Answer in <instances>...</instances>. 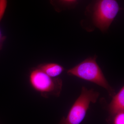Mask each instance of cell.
I'll return each instance as SVG.
<instances>
[{"instance_id": "cell-1", "label": "cell", "mask_w": 124, "mask_h": 124, "mask_svg": "<svg viewBox=\"0 0 124 124\" xmlns=\"http://www.w3.org/2000/svg\"><path fill=\"white\" fill-rule=\"evenodd\" d=\"M97 57L88 58L67 71L69 75L75 76L90 81L106 89L109 95L113 97L115 91L108 84L96 61Z\"/></svg>"}, {"instance_id": "cell-2", "label": "cell", "mask_w": 124, "mask_h": 124, "mask_svg": "<svg viewBox=\"0 0 124 124\" xmlns=\"http://www.w3.org/2000/svg\"><path fill=\"white\" fill-rule=\"evenodd\" d=\"M122 9L116 0H95L91 11L93 23L102 32L106 31Z\"/></svg>"}, {"instance_id": "cell-3", "label": "cell", "mask_w": 124, "mask_h": 124, "mask_svg": "<svg viewBox=\"0 0 124 124\" xmlns=\"http://www.w3.org/2000/svg\"><path fill=\"white\" fill-rule=\"evenodd\" d=\"M100 93L93 89L82 86L81 93L69 110L59 124H80L84 119L91 103L97 101Z\"/></svg>"}, {"instance_id": "cell-4", "label": "cell", "mask_w": 124, "mask_h": 124, "mask_svg": "<svg viewBox=\"0 0 124 124\" xmlns=\"http://www.w3.org/2000/svg\"><path fill=\"white\" fill-rule=\"evenodd\" d=\"M29 81L32 88L45 97H59L62 91V81L59 78H52L37 68L30 72Z\"/></svg>"}, {"instance_id": "cell-5", "label": "cell", "mask_w": 124, "mask_h": 124, "mask_svg": "<svg viewBox=\"0 0 124 124\" xmlns=\"http://www.w3.org/2000/svg\"><path fill=\"white\" fill-rule=\"evenodd\" d=\"M108 108L110 113L113 115L124 111V86L112 97V100L108 106Z\"/></svg>"}, {"instance_id": "cell-6", "label": "cell", "mask_w": 124, "mask_h": 124, "mask_svg": "<svg viewBox=\"0 0 124 124\" xmlns=\"http://www.w3.org/2000/svg\"><path fill=\"white\" fill-rule=\"evenodd\" d=\"M37 68L47 75L52 78H57L65 70L60 64L54 63H48L39 64Z\"/></svg>"}, {"instance_id": "cell-7", "label": "cell", "mask_w": 124, "mask_h": 124, "mask_svg": "<svg viewBox=\"0 0 124 124\" xmlns=\"http://www.w3.org/2000/svg\"><path fill=\"white\" fill-rule=\"evenodd\" d=\"M56 11L60 12L75 7L78 0H50Z\"/></svg>"}, {"instance_id": "cell-8", "label": "cell", "mask_w": 124, "mask_h": 124, "mask_svg": "<svg viewBox=\"0 0 124 124\" xmlns=\"http://www.w3.org/2000/svg\"><path fill=\"white\" fill-rule=\"evenodd\" d=\"M7 4V0H0V23L4 17Z\"/></svg>"}, {"instance_id": "cell-9", "label": "cell", "mask_w": 124, "mask_h": 124, "mask_svg": "<svg viewBox=\"0 0 124 124\" xmlns=\"http://www.w3.org/2000/svg\"><path fill=\"white\" fill-rule=\"evenodd\" d=\"M115 116L113 121L114 124H124V112L117 113Z\"/></svg>"}, {"instance_id": "cell-10", "label": "cell", "mask_w": 124, "mask_h": 124, "mask_svg": "<svg viewBox=\"0 0 124 124\" xmlns=\"http://www.w3.org/2000/svg\"><path fill=\"white\" fill-rule=\"evenodd\" d=\"M6 39V37L2 35L0 29V50L2 49L3 44Z\"/></svg>"}]
</instances>
